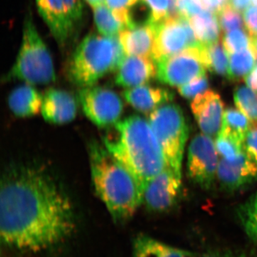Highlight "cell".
<instances>
[{"instance_id":"obj_1","label":"cell","mask_w":257,"mask_h":257,"mask_svg":"<svg viewBox=\"0 0 257 257\" xmlns=\"http://www.w3.org/2000/svg\"><path fill=\"white\" fill-rule=\"evenodd\" d=\"M75 226L70 199L45 169L21 165L7 171L0 192V236L5 246L39 252L67 239Z\"/></svg>"},{"instance_id":"obj_2","label":"cell","mask_w":257,"mask_h":257,"mask_svg":"<svg viewBox=\"0 0 257 257\" xmlns=\"http://www.w3.org/2000/svg\"><path fill=\"white\" fill-rule=\"evenodd\" d=\"M114 126V138L106 137L103 145L135 177L144 193L147 184L167 167L160 143L149 121L138 115Z\"/></svg>"},{"instance_id":"obj_3","label":"cell","mask_w":257,"mask_h":257,"mask_svg":"<svg viewBox=\"0 0 257 257\" xmlns=\"http://www.w3.org/2000/svg\"><path fill=\"white\" fill-rule=\"evenodd\" d=\"M89 161L94 190L116 222L131 219L143 204V193L135 177L106 150L92 143Z\"/></svg>"},{"instance_id":"obj_4","label":"cell","mask_w":257,"mask_h":257,"mask_svg":"<svg viewBox=\"0 0 257 257\" xmlns=\"http://www.w3.org/2000/svg\"><path fill=\"white\" fill-rule=\"evenodd\" d=\"M117 37L89 34L83 39L69 59L66 74L78 87L94 85L106 74L116 72L125 57Z\"/></svg>"},{"instance_id":"obj_5","label":"cell","mask_w":257,"mask_h":257,"mask_svg":"<svg viewBox=\"0 0 257 257\" xmlns=\"http://www.w3.org/2000/svg\"><path fill=\"white\" fill-rule=\"evenodd\" d=\"M5 81L20 80L31 85L55 82L56 75L50 51L39 35L30 14L25 18L21 48Z\"/></svg>"},{"instance_id":"obj_6","label":"cell","mask_w":257,"mask_h":257,"mask_svg":"<svg viewBox=\"0 0 257 257\" xmlns=\"http://www.w3.org/2000/svg\"><path fill=\"white\" fill-rule=\"evenodd\" d=\"M149 122L163 152L167 167L182 176L189 128L180 106L172 103L164 104L150 114Z\"/></svg>"},{"instance_id":"obj_7","label":"cell","mask_w":257,"mask_h":257,"mask_svg":"<svg viewBox=\"0 0 257 257\" xmlns=\"http://www.w3.org/2000/svg\"><path fill=\"white\" fill-rule=\"evenodd\" d=\"M207 46L191 47L157 60V79L171 87H181L206 74Z\"/></svg>"},{"instance_id":"obj_8","label":"cell","mask_w":257,"mask_h":257,"mask_svg":"<svg viewBox=\"0 0 257 257\" xmlns=\"http://www.w3.org/2000/svg\"><path fill=\"white\" fill-rule=\"evenodd\" d=\"M42 18L56 41L64 47L79 28L83 18L82 0H36Z\"/></svg>"},{"instance_id":"obj_9","label":"cell","mask_w":257,"mask_h":257,"mask_svg":"<svg viewBox=\"0 0 257 257\" xmlns=\"http://www.w3.org/2000/svg\"><path fill=\"white\" fill-rule=\"evenodd\" d=\"M188 19L178 16L153 24L155 42L152 59L155 62L178 54L182 51L200 46Z\"/></svg>"},{"instance_id":"obj_10","label":"cell","mask_w":257,"mask_h":257,"mask_svg":"<svg viewBox=\"0 0 257 257\" xmlns=\"http://www.w3.org/2000/svg\"><path fill=\"white\" fill-rule=\"evenodd\" d=\"M78 100L85 116L99 127L116 124L124 110L120 96L106 87L93 85L81 88Z\"/></svg>"},{"instance_id":"obj_11","label":"cell","mask_w":257,"mask_h":257,"mask_svg":"<svg viewBox=\"0 0 257 257\" xmlns=\"http://www.w3.org/2000/svg\"><path fill=\"white\" fill-rule=\"evenodd\" d=\"M215 144L211 137L199 134L189 145L187 172L189 179L204 189L211 188L217 175L219 162Z\"/></svg>"},{"instance_id":"obj_12","label":"cell","mask_w":257,"mask_h":257,"mask_svg":"<svg viewBox=\"0 0 257 257\" xmlns=\"http://www.w3.org/2000/svg\"><path fill=\"white\" fill-rule=\"evenodd\" d=\"M182 188V176L166 167L147 184L143 193V204L148 210L165 212L176 205Z\"/></svg>"},{"instance_id":"obj_13","label":"cell","mask_w":257,"mask_h":257,"mask_svg":"<svg viewBox=\"0 0 257 257\" xmlns=\"http://www.w3.org/2000/svg\"><path fill=\"white\" fill-rule=\"evenodd\" d=\"M191 109L202 133L211 138L217 136L224 113L221 96L212 90L198 94L191 103Z\"/></svg>"},{"instance_id":"obj_14","label":"cell","mask_w":257,"mask_h":257,"mask_svg":"<svg viewBox=\"0 0 257 257\" xmlns=\"http://www.w3.org/2000/svg\"><path fill=\"white\" fill-rule=\"evenodd\" d=\"M217 177L224 190H239L256 180L257 162L251 160L245 151L234 160L221 158L218 165Z\"/></svg>"},{"instance_id":"obj_15","label":"cell","mask_w":257,"mask_h":257,"mask_svg":"<svg viewBox=\"0 0 257 257\" xmlns=\"http://www.w3.org/2000/svg\"><path fill=\"white\" fill-rule=\"evenodd\" d=\"M151 57H125L116 71L115 84L128 89L148 84L157 77V65Z\"/></svg>"},{"instance_id":"obj_16","label":"cell","mask_w":257,"mask_h":257,"mask_svg":"<svg viewBox=\"0 0 257 257\" xmlns=\"http://www.w3.org/2000/svg\"><path fill=\"white\" fill-rule=\"evenodd\" d=\"M77 103L74 96L67 91L50 88L43 95L42 116L50 124H67L77 115Z\"/></svg>"},{"instance_id":"obj_17","label":"cell","mask_w":257,"mask_h":257,"mask_svg":"<svg viewBox=\"0 0 257 257\" xmlns=\"http://www.w3.org/2000/svg\"><path fill=\"white\" fill-rule=\"evenodd\" d=\"M126 102L140 112L151 114L164 104L170 103L175 98L173 93L164 88L148 84L128 88L123 91Z\"/></svg>"},{"instance_id":"obj_18","label":"cell","mask_w":257,"mask_h":257,"mask_svg":"<svg viewBox=\"0 0 257 257\" xmlns=\"http://www.w3.org/2000/svg\"><path fill=\"white\" fill-rule=\"evenodd\" d=\"M119 39L126 55L152 58L155 42L153 24L125 29L119 34Z\"/></svg>"},{"instance_id":"obj_19","label":"cell","mask_w":257,"mask_h":257,"mask_svg":"<svg viewBox=\"0 0 257 257\" xmlns=\"http://www.w3.org/2000/svg\"><path fill=\"white\" fill-rule=\"evenodd\" d=\"M43 95L31 84L15 88L8 96L10 110L18 117L35 116L41 111Z\"/></svg>"},{"instance_id":"obj_20","label":"cell","mask_w":257,"mask_h":257,"mask_svg":"<svg viewBox=\"0 0 257 257\" xmlns=\"http://www.w3.org/2000/svg\"><path fill=\"white\" fill-rule=\"evenodd\" d=\"M192 256L188 251L171 246L148 235H138L133 243L132 257Z\"/></svg>"},{"instance_id":"obj_21","label":"cell","mask_w":257,"mask_h":257,"mask_svg":"<svg viewBox=\"0 0 257 257\" xmlns=\"http://www.w3.org/2000/svg\"><path fill=\"white\" fill-rule=\"evenodd\" d=\"M219 23L216 13L208 9L191 19V25L197 40L205 46L219 42L221 35Z\"/></svg>"},{"instance_id":"obj_22","label":"cell","mask_w":257,"mask_h":257,"mask_svg":"<svg viewBox=\"0 0 257 257\" xmlns=\"http://www.w3.org/2000/svg\"><path fill=\"white\" fill-rule=\"evenodd\" d=\"M251 121L239 109L228 108L224 111L219 133L243 145Z\"/></svg>"},{"instance_id":"obj_23","label":"cell","mask_w":257,"mask_h":257,"mask_svg":"<svg viewBox=\"0 0 257 257\" xmlns=\"http://www.w3.org/2000/svg\"><path fill=\"white\" fill-rule=\"evenodd\" d=\"M256 60L257 52L254 46L241 52L230 54L227 78L234 82L244 79L252 70Z\"/></svg>"},{"instance_id":"obj_24","label":"cell","mask_w":257,"mask_h":257,"mask_svg":"<svg viewBox=\"0 0 257 257\" xmlns=\"http://www.w3.org/2000/svg\"><path fill=\"white\" fill-rule=\"evenodd\" d=\"M94 23L101 35L106 37H117L126 25L113 13L106 5L94 8Z\"/></svg>"},{"instance_id":"obj_25","label":"cell","mask_w":257,"mask_h":257,"mask_svg":"<svg viewBox=\"0 0 257 257\" xmlns=\"http://www.w3.org/2000/svg\"><path fill=\"white\" fill-rule=\"evenodd\" d=\"M238 215L248 239L257 246V192L240 206Z\"/></svg>"},{"instance_id":"obj_26","label":"cell","mask_w":257,"mask_h":257,"mask_svg":"<svg viewBox=\"0 0 257 257\" xmlns=\"http://www.w3.org/2000/svg\"><path fill=\"white\" fill-rule=\"evenodd\" d=\"M228 52L220 42L207 46V69L221 77H228L229 61Z\"/></svg>"},{"instance_id":"obj_27","label":"cell","mask_w":257,"mask_h":257,"mask_svg":"<svg viewBox=\"0 0 257 257\" xmlns=\"http://www.w3.org/2000/svg\"><path fill=\"white\" fill-rule=\"evenodd\" d=\"M245 86L235 89L234 99L238 109L246 115L251 121H257V94Z\"/></svg>"},{"instance_id":"obj_28","label":"cell","mask_w":257,"mask_h":257,"mask_svg":"<svg viewBox=\"0 0 257 257\" xmlns=\"http://www.w3.org/2000/svg\"><path fill=\"white\" fill-rule=\"evenodd\" d=\"M223 45L229 55L254 46L253 37L243 29L226 32L223 37Z\"/></svg>"},{"instance_id":"obj_29","label":"cell","mask_w":257,"mask_h":257,"mask_svg":"<svg viewBox=\"0 0 257 257\" xmlns=\"http://www.w3.org/2000/svg\"><path fill=\"white\" fill-rule=\"evenodd\" d=\"M152 12V24L169 18L180 16L177 8V0H143Z\"/></svg>"},{"instance_id":"obj_30","label":"cell","mask_w":257,"mask_h":257,"mask_svg":"<svg viewBox=\"0 0 257 257\" xmlns=\"http://www.w3.org/2000/svg\"><path fill=\"white\" fill-rule=\"evenodd\" d=\"M214 144L218 155H220L224 160H236L244 151L243 145L220 133L216 136Z\"/></svg>"},{"instance_id":"obj_31","label":"cell","mask_w":257,"mask_h":257,"mask_svg":"<svg viewBox=\"0 0 257 257\" xmlns=\"http://www.w3.org/2000/svg\"><path fill=\"white\" fill-rule=\"evenodd\" d=\"M239 13L227 4L216 14L223 32H228L236 28H242L243 19Z\"/></svg>"},{"instance_id":"obj_32","label":"cell","mask_w":257,"mask_h":257,"mask_svg":"<svg viewBox=\"0 0 257 257\" xmlns=\"http://www.w3.org/2000/svg\"><path fill=\"white\" fill-rule=\"evenodd\" d=\"M140 0H105V5L121 22L126 28L131 27V12Z\"/></svg>"},{"instance_id":"obj_33","label":"cell","mask_w":257,"mask_h":257,"mask_svg":"<svg viewBox=\"0 0 257 257\" xmlns=\"http://www.w3.org/2000/svg\"><path fill=\"white\" fill-rule=\"evenodd\" d=\"M209 86V79L207 75L204 74L181 86L179 87L178 91L181 96L186 99H194L198 94L207 91Z\"/></svg>"},{"instance_id":"obj_34","label":"cell","mask_w":257,"mask_h":257,"mask_svg":"<svg viewBox=\"0 0 257 257\" xmlns=\"http://www.w3.org/2000/svg\"><path fill=\"white\" fill-rule=\"evenodd\" d=\"M202 0H177L179 15L184 18L192 19L204 10Z\"/></svg>"},{"instance_id":"obj_35","label":"cell","mask_w":257,"mask_h":257,"mask_svg":"<svg viewBox=\"0 0 257 257\" xmlns=\"http://www.w3.org/2000/svg\"><path fill=\"white\" fill-rule=\"evenodd\" d=\"M243 148L248 156L257 162V121H251L245 138Z\"/></svg>"},{"instance_id":"obj_36","label":"cell","mask_w":257,"mask_h":257,"mask_svg":"<svg viewBox=\"0 0 257 257\" xmlns=\"http://www.w3.org/2000/svg\"><path fill=\"white\" fill-rule=\"evenodd\" d=\"M243 21L248 33L257 37V7H250L244 11Z\"/></svg>"},{"instance_id":"obj_37","label":"cell","mask_w":257,"mask_h":257,"mask_svg":"<svg viewBox=\"0 0 257 257\" xmlns=\"http://www.w3.org/2000/svg\"><path fill=\"white\" fill-rule=\"evenodd\" d=\"M207 9L217 14L228 4V0H202Z\"/></svg>"},{"instance_id":"obj_38","label":"cell","mask_w":257,"mask_h":257,"mask_svg":"<svg viewBox=\"0 0 257 257\" xmlns=\"http://www.w3.org/2000/svg\"><path fill=\"white\" fill-rule=\"evenodd\" d=\"M246 85L254 92H257V64L253 70L244 78Z\"/></svg>"},{"instance_id":"obj_39","label":"cell","mask_w":257,"mask_h":257,"mask_svg":"<svg viewBox=\"0 0 257 257\" xmlns=\"http://www.w3.org/2000/svg\"><path fill=\"white\" fill-rule=\"evenodd\" d=\"M253 0H228V4L237 11L241 12L248 8Z\"/></svg>"},{"instance_id":"obj_40","label":"cell","mask_w":257,"mask_h":257,"mask_svg":"<svg viewBox=\"0 0 257 257\" xmlns=\"http://www.w3.org/2000/svg\"><path fill=\"white\" fill-rule=\"evenodd\" d=\"M203 257H248L241 255L230 254V253H212L205 255Z\"/></svg>"},{"instance_id":"obj_41","label":"cell","mask_w":257,"mask_h":257,"mask_svg":"<svg viewBox=\"0 0 257 257\" xmlns=\"http://www.w3.org/2000/svg\"><path fill=\"white\" fill-rule=\"evenodd\" d=\"M86 1L94 8L102 4L103 2L105 1V0H86Z\"/></svg>"},{"instance_id":"obj_42","label":"cell","mask_w":257,"mask_h":257,"mask_svg":"<svg viewBox=\"0 0 257 257\" xmlns=\"http://www.w3.org/2000/svg\"><path fill=\"white\" fill-rule=\"evenodd\" d=\"M253 45H254L257 52V37H253Z\"/></svg>"},{"instance_id":"obj_43","label":"cell","mask_w":257,"mask_h":257,"mask_svg":"<svg viewBox=\"0 0 257 257\" xmlns=\"http://www.w3.org/2000/svg\"><path fill=\"white\" fill-rule=\"evenodd\" d=\"M253 3H254V5H257V0H253Z\"/></svg>"}]
</instances>
